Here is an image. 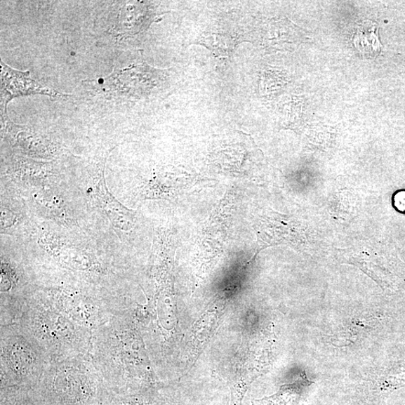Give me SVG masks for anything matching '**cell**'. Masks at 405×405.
<instances>
[{
	"instance_id": "cell-1",
	"label": "cell",
	"mask_w": 405,
	"mask_h": 405,
	"mask_svg": "<svg viewBox=\"0 0 405 405\" xmlns=\"http://www.w3.org/2000/svg\"><path fill=\"white\" fill-rule=\"evenodd\" d=\"M1 62V111L7 115V105L14 98L35 94L46 95L51 98L69 97L48 88L31 78L29 72H20Z\"/></svg>"
},
{
	"instance_id": "cell-2",
	"label": "cell",
	"mask_w": 405,
	"mask_h": 405,
	"mask_svg": "<svg viewBox=\"0 0 405 405\" xmlns=\"http://www.w3.org/2000/svg\"><path fill=\"white\" fill-rule=\"evenodd\" d=\"M5 133L26 154L40 159H51L57 156L58 147L45 136L40 135L27 127L18 126L8 118L2 116Z\"/></svg>"
},
{
	"instance_id": "cell-3",
	"label": "cell",
	"mask_w": 405,
	"mask_h": 405,
	"mask_svg": "<svg viewBox=\"0 0 405 405\" xmlns=\"http://www.w3.org/2000/svg\"><path fill=\"white\" fill-rule=\"evenodd\" d=\"M105 161L106 159L101 165L100 173H98V181L95 186L97 201L115 227L123 231H128L131 227V222L133 220V214L108 192L104 176Z\"/></svg>"
},
{
	"instance_id": "cell-4",
	"label": "cell",
	"mask_w": 405,
	"mask_h": 405,
	"mask_svg": "<svg viewBox=\"0 0 405 405\" xmlns=\"http://www.w3.org/2000/svg\"><path fill=\"white\" fill-rule=\"evenodd\" d=\"M314 384L301 373L300 378L293 384L283 385L274 395L254 400L251 405H303Z\"/></svg>"
},
{
	"instance_id": "cell-5",
	"label": "cell",
	"mask_w": 405,
	"mask_h": 405,
	"mask_svg": "<svg viewBox=\"0 0 405 405\" xmlns=\"http://www.w3.org/2000/svg\"><path fill=\"white\" fill-rule=\"evenodd\" d=\"M353 42L356 48L366 58H376L380 53L378 27L371 20H365L357 27Z\"/></svg>"
},
{
	"instance_id": "cell-6",
	"label": "cell",
	"mask_w": 405,
	"mask_h": 405,
	"mask_svg": "<svg viewBox=\"0 0 405 405\" xmlns=\"http://www.w3.org/2000/svg\"><path fill=\"white\" fill-rule=\"evenodd\" d=\"M394 204L400 212H405V191L399 192L394 196Z\"/></svg>"
}]
</instances>
